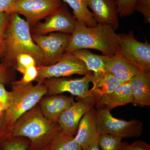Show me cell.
<instances>
[{
  "label": "cell",
  "mask_w": 150,
  "mask_h": 150,
  "mask_svg": "<svg viewBox=\"0 0 150 150\" xmlns=\"http://www.w3.org/2000/svg\"><path fill=\"white\" fill-rule=\"evenodd\" d=\"M49 150H82L74 136L59 130L51 140Z\"/></svg>",
  "instance_id": "22"
},
{
  "label": "cell",
  "mask_w": 150,
  "mask_h": 150,
  "mask_svg": "<svg viewBox=\"0 0 150 150\" xmlns=\"http://www.w3.org/2000/svg\"><path fill=\"white\" fill-rule=\"evenodd\" d=\"M10 135L6 123L4 113L0 112V143Z\"/></svg>",
  "instance_id": "32"
},
{
  "label": "cell",
  "mask_w": 150,
  "mask_h": 150,
  "mask_svg": "<svg viewBox=\"0 0 150 150\" xmlns=\"http://www.w3.org/2000/svg\"><path fill=\"white\" fill-rule=\"evenodd\" d=\"M106 71L124 82H128L140 71L138 67L127 62L118 53L112 56H103Z\"/></svg>",
  "instance_id": "17"
},
{
  "label": "cell",
  "mask_w": 150,
  "mask_h": 150,
  "mask_svg": "<svg viewBox=\"0 0 150 150\" xmlns=\"http://www.w3.org/2000/svg\"><path fill=\"white\" fill-rule=\"evenodd\" d=\"M133 101L132 88L129 81L122 84L110 94L100 100L96 106L98 108L105 105L111 110L118 106L133 103Z\"/></svg>",
  "instance_id": "19"
},
{
  "label": "cell",
  "mask_w": 150,
  "mask_h": 150,
  "mask_svg": "<svg viewBox=\"0 0 150 150\" xmlns=\"http://www.w3.org/2000/svg\"><path fill=\"white\" fill-rule=\"evenodd\" d=\"M74 102V97L64 95L45 96L38 103L43 115L51 122L58 123L63 112Z\"/></svg>",
  "instance_id": "15"
},
{
  "label": "cell",
  "mask_w": 150,
  "mask_h": 150,
  "mask_svg": "<svg viewBox=\"0 0 150 150\" xmlns=\"http://www.w3.org/2000/svg\"><path fill=\"white\" fill-rule=\"evenodd\" d=\"M91 79L93 86L89 89L86 97L91 98L95 105L100 100L110 94L122 84L126 83L119 80L107 71L92 72Z\"/></svg>",
  "instance_id": "13"
},
{
  "label": "cell",
  "mask_w": 150,
  "mask_h": 150,
  "mask_svg": "<svg viewBox=\"0 0 150 150\" xmlns=\"http://www.w3.org/2000/svg\"><path fill=\"white\" fill-rule=\"evenodd\" d=\"M38 75V71L36 66H30L27 68L23 74L21 79L18 81L19 83L22 84H27L32 83L35 81Z\"/></svg>",
  "instance_id": "31"
},
{
  "label": "cell",
  "mask_w": 150,
  "mask_h": 150,
  "mask_svg": "<svg viewBox=\"0 0 150 150\" xmlns=\"http://www.w3.org/2000/svg\"><path fill=\"white\" fill-rule=\"evenodd\" d=\"M109 25L98 24L96 27H88L76 20L66 53L93 49L100 51L103 56L115 55L118 52L119 42V35Z\"/></svg>",
  "instance_id": "2"
},
{
  "label": "cell",
  "mask_w": 150,
  "mask_h": 150,
  "mask_svg": "<svg viewBox=\"0 0 150 150\" xmlns=\"http://www.w3.org/2000/svg\"><path fill=\"white\" fill-rule=\"evenodd\" d=\"M9 15L6 13H0V58L1 60L4 57V35Z\"/></svg>",
  "instance_id": "30"
},
{
  "label": "cell",
  "mask_w": 150,
  "mask_h": 150,
  "mask_svg": "<svg viewBox=\"0 0 150 150\" xmlns=\"http://www.w3.org/2000/svg\"><path fill=\"white\" fill-rule=\"evenodd\" d=\"M37 67L38 75L35 81L37 83L49 78L64 77L76 74L84 76L92 72L82 61L71 53H65L62 59L54 65H39Z\"/></svg>",
  "instance_id": "9"
},
{
  "label": "cell",
  "mask_w": 150,
  "mask_h": 150,
  "mask_svg": "<svg viewBox=\"0 0 150 150\" xmlns=\"http://www.w3.org/2000/svg\"><path fill=\"white\" fill-rule=\"evenodd\" d=\"M32 66H37V62L32 56L24 53L17 56L14 69L23 74L27 68Z\"/></svg>",
  "instance_id": "25"
},
{
  "label": "cell",
  "mask_w": 150,
  "mask_h": 150,
  "mask_svg": "<svg viewBox=\"0 0 150 150\" xmlns=\"http://www.w3.org/2000/svg\"><path fill=\"white\" fill-rule=\"evenodd\" d=\"M119 49L118 53L123 59L140 70L150 71V44L137 40L133 31L118 34Z\"/></svg>",
  "instance_id": "6"
},
{
  "label": "cell",
  "mask_w": 150,
  "mask_h": 150,
  "mask_svg": "<svg viewBox=\"0 0 150 150\" xmlns=\"http://www.w3.org/2000/svg\"><path fill=\"white\" fill-rule=\"evenodd\" d=\"M98 141H97L92 143L91 144L83 150H101L98 146Z\"/></svg>",
  "instance_id": "35"
},
{
  "label": "cell",
  "mask_w": 150,
  "mask_h": 150,
  "mask_svg": "<svg viewBox=\"0 0 150 150\" xmlns=\"http://www.w3.org/2000/svg\"><path fill=\"white\" fill-rule=\"evenodd\" d=\"M30 142L26 138L9 136L1 143L2 150H28ZM50 144L42 150H49Z\"/></svg>",
  "instance_id": "23"
},
{
  "label": "cell",
  "mask_w": 150,
  "mask_h": 150,
  "mask_svg": "<svg viewBox=\"0 0 150 150\" xmlns=\"http://www.w3.org/2000/svg\"><path fill=\"white\" fill-rule=\"evenodd\" d=\"M107 108L96 110L97 126L98 134H108L126 139L137 138L142 135L143 123L137 119L126 121L115 118Z\"/></svg>",
  "instance_id": "5"
},
{
  "label": "cell",
  "mask_w": 150,
  "mask_h": 150,
  "mask_svg": "<svg viewBox=\"0 0 150 150\" xmlns=\"http://www.w3.org/2000/svg\"><path fill=\"white\" fill-rule=\"evenodd\" d=\"M95 106L94 101L89 97L79 98L77 102L74 101L59 118L58 123L61 131L65 134L75 136L83 116Z\"/></svg>",
  "instance_id": "12"
},
{
  "label": "cell",
  "mask_w": 150,
  "mask_h": 150,
  "mask_svg": "<svg viewBox=\"0 0 150 150\" xmlns=\"http://www.w3.org/2000/svg\"><path fill=\"white\" fill-rule=\"evenodd\" d=\"M14 69L8 67L4 63L0 64V83L11 84L14 81Z\"/></svg>",
  "instance_id": "28"
},
{
  "label": "cell",
  "mask_w": 150,
  "mask_h": 150,
  "mask_svg": "<svg viewBox=\"0 0 150 150\" xmlns=\"http://www.w3.org/2000/svg\"><path fill=\"white\" fill-rule=\"evenodd\" d=\"M31 36L43 54L41 66H48L56 64L62 59L66 53L71 35L53 32L48 35L31 34Z\"/></svg>",
  "instance_id": "7"
},
{
  "label": "cell",
  "mask_w": 150,
  "mask_h": 150,
  "mask_svg": "<svg viewBox=\"0 0 150 150\" xmlns=\"http://www.w3.org/2000/svg\"><path fill=\"white\" fill-rule=\"evenodd\" d=\"M72 9L74 16L78 21L88 27H94L97 23L93 15L88 10L89 0H62Z\"/></svg>",
  "instance_id": "20"
},
{
  "label": "cell",
  "mask_w": 150,
  "mask_h": 150,
  "mask_svg": "<svg viewBox=\"0 0 150 150\" xmlns=\"http://www.w3.org/2000/svg\"><path fill=\"white\" fill-rule=\"evenodd\" d=\"M59 130L58 123L46 118L38 104L17 121L10 136L27 138L30 142L28 150H42L50 144Z\"/></svg>",
  "instance_id": "3"
},
{
  "label": "cell",
  "mask_w": 150,
  "mask_h": 150,
  "mask_svg": "<svg viewBox=\"0 0 150 150\" xmlns=\"http://www.w3.org/2000/svg\"><path fill=\"white\" fill-rule=\"evenodd\" d=\"M132 88L134 106L150 105V71L140 70L129 81Z\"/></svg>",
  "instance_id": "18"
},
{
  "label": "cell",
  "mask_w": 150,
  "mask_h": 150,
  "mask_svg": "<svg viewBox=\"0 0 150 150\" xmlns=\"http://www.w3.org/2000/svg\"><path fill=\"white\" fill-rule=\"evenodd\" d=\"M99 136L97 126L96 109L94 107L81 119L75 139L83 150L92 143L98 141Z\"/></svg>",
  "instance_id": "16"
},
{
  "label": "cell",
  "mask_w": 150,
  "mask_h": 150,
  "mask_svg": "<svg viewBox=\"0 0 150 150\" xmlns=\"http://www.w3.org/2000/svg\"><path fill=\"white\" fill-rule=\"evenodd\" d=\"M122 138L108 134H100L98 146L101 150H120L122 145Z\"/></svg>",
  "instance_id": "24"
},
{
  "label": "cell",
  "mask_w": 150,
  "mask_h": 150,
  "mask_svg": "<svg viewBox=\"0 0 150 150\" xmlns=\"http://www.w3.org/2000/svg\"><path fill=\"white\" fill-rule=\"evenodd\" d=\"M128 147L130 150H150V145L143 141H135L129 144Z\"/></svg>",
  "instance_id": "34"
},
{
  "label": "cell",
  "mask_w": 150,
  "mask_h": 150,
  "mask_svg": "<svg viewBox=\"0 0 150 150\" xmlns=\"http://www.w3.org/2000/svg\"><path fill=\"white\" fill-rule=\"evenodd\" d=\"M11 85L12 99L8 109L4 113L10 133L19 118L38 104L47 92V88L43 82L33 85L32 83L22 84L16 81L12 83Z\"/></svg>",
  "instance_id": "4"
},
{
  "label": "cell",
  "mask_w": 150,
  "mask_h": 150,
  "mask_svg": "<svg viewBox=\"0 0 150 150\" xmlns=\"http://www.w3.org/2000/svg\"><path fill=\"white\" fill-rule=\"evenodd\" d=\"M0 150H2L1 146V143H0Z\"/></svg>",
  "instance_id": "37"
},
{
  "label": "cell",
  "mask_w": 150,
  "mask_h": 150,
  "mask_svg": "<svg viewBox=\"0 0 150 150\" xmlns=\"http://www.w3.org/2000/svg\"><path fill=\"white\" fill-rule=\"evenodd\" d=\"M134 10L142 14L146 23H150V0H136Z\"/></svg>",
  "instance_id": "29"
},
{
  "label": "cell",
  "mask_w": 150,
  "mask_h": 150,
  "mask_svg": "<svg viewBox=\"0 0 150 150\" xmlns=\"http://www.w3.org/2000/svg\"><path fill=\"white\" fill-rule=\"evenodd\" d=\"M12 93L6 89L5 85L0 83V112L5 113L9 107L12 99Z\"/></svg>",
  "instance_id": "27"
},
{
  "label": "cell",
  "mask_w": 150,
  "mask_h": 150,
  "mask_svg": "<svg viewBox=\"0 0 150 150\" xmlns=\"http://www.w3.org/2000/svg\"><path fill=\"white\" fill-rule=\"evenodd\" d=\"M85 64L88 70L93 73L107 71L103 60V56L96 55L87 49H82L71 53Z\"/></svg>",
  "instance_id": "21"
},
{
  "label": "cell",
  "mask_w": 150,
  "mask_h": 150,
  "mask_svg": "<svg viewBox=\"0 0 150 150\" xmlns=\"http://www.w3.org/2000/svg\"><path fill=\"white\" fill-rule=\"evenodd\" d=\"M136 0H115L118 14L121 17L130 16L134 13Z\"/></svg>",
  "instance_id": "26"
},
{
  "label": "cell",
  "mask_w": 150,
  "mask_h": 150,
  "mask_svg": "<svg viewBox=\"0 0 150 150\" xmlns=\"http://www.w3.org/2000/svg\"><path fill=\"white\" fill-rule=\"evenodd\" d=\"M83 77L72 79L65 77L51 78L43 81L47 88L46 96L59 95L69 92L79 98H84L88 92L90 83L91 82V73Z\"/></svg>",
  "instance_id": "11"
},
{
  "label": "cell",
  "mask_w": 150,
  "mask_h": 150,
  "mask_svg": "<svg viewBox=\"0 0 150 150\" xmlns=\"http://www.w3.org/2000/svg\"><path fill=\"white\" fill-rule=\"evenodd\" d=\"M24 53L32 56L38 66L42 65L43 54L33 40L29 25L18 14L12 13L9 15L5 30L2 63L14 69L17 56Z\"/></svg>",
  "instance_id": "1"
},
{
  "label": "cell",
  "mask_w": 150,
  "mask_h": 150,
  "mask_svg": "<svg viewBox=\"0 0 150 150\" xmlns=\"http://www.w3.org/2000/svg\"><path fill=\"white\" fill-rule=\"evenodd\" d=\"M88 7L98 24L109 25L115 30L119 28L115 0H89Z\"/></svg>",
  "instance_id": "14"
},
{
  "label": "cell",
  "mask_w": 150,
  "mask_h": 150,
  "mask_svg": "<svg viewBox=\"0 0 150 150\" xmlns=\"http://www.w3.org/2000/svg\"><path fill=\"white\" fill-rule=\"evenodd\" d=\"M129 144L127 142H122L120 150H130L128 147Z\"/></svg>",
  "instance_id": "36"
},
{
  "label": "cell",
  "mask_w": 150,
  "mask_h": 150,
  "mask_svg": "<svg viewBox=\"0 0 150 150\" xmlns=\"http://www.w3.org/2000/svg\"><path fill=\"white\" fill-rule=\"evenodd\" d=\"M62 0H17L11 14L23 16L30 27L56 12L62 6Z\"/></svg>",
  "instance_id": "8"
},
{
  "label": "cell",
  "mask_w": 150,
  "mask_h": 150,
  "mask_svg": "<svg viewBox=\"0 0 150 150\" xmlns=\"http://www.w3.org/2000/svg\"><path fill=\"white\" fill-rule=\"evenodd\" d=\"M45 19L44 22L32 27V34L46 35L57 32L71 35L76 20L63 3L58 10Z\"/></svg>",
  "instance_id": "10"
},
{
  "label": "cell",
  "mask_w": 150,
  "mask_h": 150,
  "mask_svg": "<svg viewBox=\"0 0 150 150\" xmlns=\"http://www.w3.org/2000/svg\"><path fill=\"white\" fill-rule=\"evenodd\" d=\"M17 0H0V13H6L10 14L14 5Z\"/></svg>",
  "instance_id": "33"
}]
</instances>
